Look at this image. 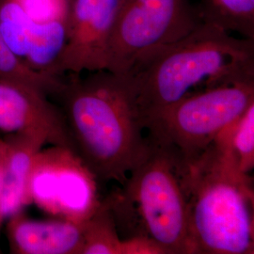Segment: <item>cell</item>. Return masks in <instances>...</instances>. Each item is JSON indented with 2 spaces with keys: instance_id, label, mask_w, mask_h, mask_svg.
<instances>
[{
  "instance_id": "cell-5",
  "label": "cell",
  "mask_w": 254,
  "mask_h": 254,
  "mask_svg": "<svg viewBox=\"0 0 254 254\" xmlns=\"http://www.w3.org/2000/svg\"><path fill=\"white\" fill-rule=\"evenodd\" d=\"M254 103V82L221 86L188 96L150 122L149 136L172 146L185 162L208 149Z\"/></svg>"
},
{
  "instance_id": "cell-10",
  "label": "cell",
  "mask_w": 254,
  "mask_h": 254,
  "mask_svg": "<svg viewBox=\"0 0 254 254\" xmlns=\"http://www.w3.org/2000/svg\"><path fill=\"white\" fill-rule=\"evenodd\" d=\"M0 131L42 134L50 145L75 152L64 116L48 96L13 82L0 80Z\"/></svg>"
},
{
  "instance_id": "cell-17",
  "label": "cell",
  "mask_w": 254,
  "mask_h": 254,
  "mask_svg": "<svg viewBox=\"0 0 254 254\" xmlns=\"http://www.w3.org/2000/svg\"><path fill=\"white\" fill-rule=\"evenodd\" d=\"M7 154V142L4 138H0V233L3 221L5 218L2 214V188H3V170H4V163ZM1 253V249H0Z\"/></svg>"
},
{
  "instance_id": "cell-7",
  "label": "cell",
  "mask_w": 254,
  "mask_h": 254,
  "mask_svg": "<svg viewBox=\"0 0 254 254\" xmlns=\"http://www.w3.org/2000/svg\"><path fill=\"white\" fill-rule=\"evenodd\" d=\"M96 180L71 148H42L29 175L28 202L54 218L83 223L102 202L97 198Z\"/></svg>"
},
{
  "instance_id": "cell-6",
  "label": "cell",
  "mask_w": 254,
  "mask_h": 254,
  "mask_svg": "<svg viewBox=\"0 0 254 254\" xmlns=\"http://www.w3.org/2000/svg\"><path fill=\"white\" fill-rule=\"evenodd\" d=\"M202 22L190 0H123L109 38L106 70L127 74L146 55L179 41Z\"/></svg>"
},
{
  "instance_id": "cell-14",
  "label": "cell",
  "mask_w": 254,
  "mask_h": 254,
  "mask_svg": "<svg viewBox=\"0 0 254 254\" xmlns=\"http://www.w3.org/2000/svg\"><path fill=\"white\" fill-rule=\"evenodd\" d=\"M203 22L254 40V0H200Z\"/></svg>"
},
{
  "instance_id": "cell-8",
  "label": "cell",
  "mask_w": 254,
  "mask_h": 254,
  "mask_svg": "<svg viewBox=\"0 0 254 254\" xmlns=\"http://www.w3.org/2000/svg\"><path fill=\"white\" fill-rule=\"evenodd\" d=\"M71 0H0V23L11 51L30 70L52 77L67 41Z\"/></svg>"
},
{
  "instance_id": "cell-11",
  "label": "cell",
  "mask_w": 254,
  "mask_h": 254,
  "mask_svg": "<svg viewBox=\"0 0 254 254\" xmlns=\"http://www.w3.org/2000/svg\"><path fill=\"white\" fill-rule=\"evenodd\" d=\"M7 238L13 254H81L84 222L40 220L21 211L8 218Z\"/></svg>"
},
{
  "instance_id": "cell-2",
  "label": "cell",
  "mask_w": 254,
  "mask_h": 254,
  "mask_svg": "<svg viewBox=\"0 0 254 254\" xmlns=\"http://www.w3.org/2000/svg\"><path fill=\"white\" fill-rule=\"evenodd\" d=\"M144 127L192 94L254 82V40L202 22L190 34L151 52L127 73Z\"/></svg>"
},
{
  "instance_id": "cell-13",
  "label": "cell",
  "mask_w": 254,
  "mask_h": 254,
  "mask_svg": "<svg viewBox=\"0 0 254 254\" xmlns=\"http://www.w3.org/2000/svg\"><path fill=\"white\" fill-rule=\"evenodd\" d=\"M212 144L239 173L250 175L254 169V103Z\"/></svg>"
},
{
  "instance_id": "cell-1",
  "label": "cell",
  "mask_w": 254,
  "mask_h": 254,
  "mask_svg": "<svg viewBox=\"0 0 254 254\" xmlns=\"http://www.w3.org/2000/svg\"><path fill=\"white\" fill-rule=\"evenodd\" d=\"M72 75L51 96L61 102L74 150L96 179L123 185L150 147L133 80L108 70Z\"/></svg>"
},
{
  "instance_id": "cell-15",
  "label": "cell",
  "mask_w": 254,
  "mask_h": 254,
  "mask_svg": "<svg viewBox=\"0 0 254 254\" xmlns=\"http://www.w3.org/2000/svg\"><path fill=\"white\" fill-rule=\"evenodd\" d=\"M81 254H123V238L105 200L84 222Z\"/></svg>"
},
{
  "instance_id": "cell-3",
  "label": "cell",
  "mask_w": 254,
  "mask_h": 254,
  "mask_svg": "<svg viewBox=\"0 0 254 254\" xmlns=\"http://www.w3.org/2000/svg\"><path fill=\"white\" fill-rule=\"evenodd\" d=\"M148 138L144 159L105 202L128 237H145L163 254H191L185 162L172 146Z\"/></svg>"
},
{
  "instance_id": "cell-4",
  "label": "cell",
  "mask_w": 254,
  "mask_h": 254,
  "mask_svg": "<svg viewBox=\"0 0 254 254\" xmlns=\"http://www.w3.org/2000/svg\"><path fill=\"white\" fill-rule=\"evenodd\" d=\"M185 176L191 254H254L251 175L239 173L212 144L185 162Z\"/></svg>"
},
{
  "instance_id": "cell-9",
  "label": "cell",
  "mask_w": 254,
  "mask_h": 254,
  "mask_svg": "<svg viewBox=\"0 0 254 254\" xmlns=\"http://www.w3.org/2000/svg\"><path fill=\"white\" fill-rule=\"evenodd\" d=\"M123 0H71L67 41L56 74L106 70L109 38Z\"/></svg>"
},
{
  "instance_id": "cell-16",
  "label": "cell",
  "mask_w": 254,
  "mask_h": 254,
  "mask_svg": "<svg viewBox=\"0 0 254 254\" xmlns=\"http://www.w3.org/2000/svg\"><path fill=\"white\" fill-rule=\"evenodd\" d=\"M63 77H52L30 70L11 51L0 23V80L13 82L51 96Z\"/></svg>"
},
{
  "instance_id": "cell-12",
  "label": "cell",
  "mask_w": 254,
  "mask_h": 254,
  "mask_svg": "<svg viewBox=\"0 0 254 254\" xmlns=\"http://www.w3.org/2000/svg\"><path fill=\"white\" fill-rule=\"evenodd\" d=\"M7 154L3 170L2 214L6 218L29 205L27 184L34 158L48 143L46 136L37 133L7 134Z\"/></svg>"
}]
</instances>
